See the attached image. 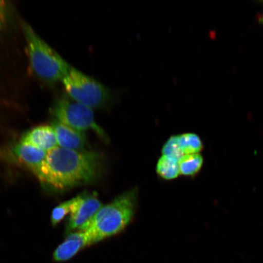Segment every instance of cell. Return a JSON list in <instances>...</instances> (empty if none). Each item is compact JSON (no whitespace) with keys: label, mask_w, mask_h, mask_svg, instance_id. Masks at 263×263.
I'll return each instance as SVG.
<instances>
[{"label":"cell","mask_w":263,"mask_h":263,"mask_svg":"<svg viewBox=\"0 0 263 263\" xmlns=\"http://www.w3.org/2000/svg\"><path fill=\"white\" fill-rule=\"evenodd\" d=\"M13 153L19 161L28 167L34 173L44 162L47 154L44 151L21 141L16 144Z\"/></svg>","instance_id":"30bf717a"},{"label":"cell","mask_w":263,"mask_h":263,"mask_svg":"<svg viewBox=\"0 0 263 263\" xmlns=\"http://www.w3.org/2000/svg\"><path fill=\"white\" fill-rule=\"evenodd\" d=\"M6 16V3L4 1L0 0V29H1L5 24Z\"/></svg>","instance_id":"2e32d148"},{"label":"cell","mask_w":263,"mask_h":263,"mask_svg":"<svg viewBox=\"0 0 263 263\" xmlns=\"http://www.w3.org/2000/svg\"><path fill=\"white\" fill-rule=\"evenodd\" d=\"M136 194L133 191L103 205L89 221L79 230L87 233L91 245L118 234L130 222L134 214Z\"/></svg>","instance_id":"7a4b0ae2"},{"label":"cell","mask_w":263,"mask_h":263,"mask_svg":"<svg viewBox=\"0 0 263 263\" xmlns=\"http://www.w3.org/2000/svg\"><path fill=\"white\" fill-rule=\"evenodd\" d=\"M203 164V158L199 154L184 155L179 162L181 175L193 176L198 173Z\"/></svg>","instance_id":"4fadbf2b"},{"label":"cell","mask_w":263,"mask_h":263,"mask_svg":"<svg viewBox=\"0 0 263 263\" xmlns=\"http://www.w3.org/2000/svg\"><path fill=\"white\" fill-rule=\"evenodd\" d=\"M72 199L62 202L52 210L51 216L52 225L55 226L61 222L71 211Z\"/></svg>","instance_id":"9a60e30c"},{"label":"cell","mask_w":263,"mask_h":263,"mask_svg":"<svg viewBox=\"0 0 263 263\" xmlns=\"http://www.w3.org/2000/svg\"><path fill=\"white\" fill-rule=\"evenodd\" d=\"M162 156L172 157L179 162L183 154L177 142V136H172L166 141L162 148Z\"/></svg>","instance_id":"5bb4252c"},{"label":"cell","mask_w":263,"mask_h":263,"mask_svg":"<svg viewBox=\"0 0 263 263\" xmlns=\"http://www.w3.org/2000/svg\"><path fill=\"white\" fill-rule=\"evenodd\" d=\"M21 141L31 144L46 153L58 146L54 128L49 125H41L26 132Z\"/></svg>","instance_id":"9c48e42d"},{"label":"cell","mask_w":263,"mask_h":263,"mask_svg":"<svg viewBox=\"0 0 263 263\" xmlns=\"http://www.w3.org/2000/svg\"><path fill=\"white\" fill-rule=\"evenodd\" d=\"M62 82L69 97L88 107L104 108L110 103V90L77 69L71 67Z\"/></svg>","instance_id":"277c9868"},{"label":"cell","mask_w":263,"mask_h":263,"mask_svg":"<svg viewBox=\"0 0 263 263\" xmlns=\"http://www.w3.org/2000/svg\"><path fill=\"white\" fill-rule=\"evenodd\" d=\"M31 67L36 75L49 82L62 81L71 67L36 33L30 26H24Z\"/></svg>","instance_id":"3957f363"},{"label":"cell","mask_w":263,"mask_h":263,"mask_svg":"<svg viewBox=\"0 0 263 263\" xmlns=\"http://www.w3.org/2000/svg\"><path fill=\"white\" fill-rule=\"evenodd\" d=\"M157 173L164 180H170L180 175L179 161L172 157L162 156L158 161Z\"/></svg>","instance_id":"8fae6325"},{"label":"cell","mask_w":263,"mask_h":263,"mask_svg":"<svg viewBox=\"0 0 263 263\" xmlns=\"http://www.w3.org/2000/svg\"><path fill=\"white\" fill-rule=\"evenodd\" d=\"M259 22H260L261 24H263V15L261 16L260 19H259Z\"/></svg>","instance_id":"e0dca14e"},{"label":"cell","mask_w":263,"mask_h":263,"mask_svg":"<svg viewBox=\"0 0 263 263\" xmlns=\"http://www.w3.org/2000/svg\"><path fill=\"white\" fill-rule=\"evenodd\" d=\"M102 206L103 204L95 193H84L72 199L67 227L68 234L82 228Z\"/></svg>","instance_id":"8992f818"},{"label":"cell","mask_w":263,"mask_h":263,"mask_svg":"<svg viewBox=\"0 0 263 263\" xmlns=\"http://www.w3.org/2000/svg\"><path fill=\"white\" fill-rule=\"evenodd\" d=\"M177 142L184 155L199 154L203 148L200 137L193 133H186L177 136Z\"/></svg>","instance_id":"7c38bea8"},{"label":"cell","mask_w":263,"mask_h":263,"mask_svg":"<svg viewBox=\"0 0 263 263\" xmlns=\"http://www.w3.org/2000/svg\"><path fill=\"white\" fill-rule=\"evenodd\" d=\"M57 136L58 146L78 151H87L86 136L80 130L54 121L51 125Z\"/></svg>","instance_id":"ba28073f"},{"label":"cell","mask_w":263,"mask_h":263,"mask_svg":"<svg viewBox=\"0 0 263 263\" xmlns=\"http://www.w3.org/2000/svg\"><path fill=\"white\" fill-rule=\"evenodd\" d=\"M262 3H263V2H262Z\"/></svg>","instance_id":"ac0fdd59"},{"label":"cell","mask_w":263,"mask_h":263,"mask_svg":"<svg viewBox=\"0 0 263 263\" xmlns=\"http://www.w3.org/2000/svg\"><path fill=\"white\" fill-rule=\"evenodd\" d=\"M101 156L93 151L58 146L49 151L34 174L41 182L57 190L93 182L100 176Z\"/></svg>","instance_id":"6da1fadb"},{"label":"cell","mask_w":263,"mask_h":263,"mask_svg":"<svg viewBox=\"0 0 263 263\" xmlns=\"http://www.w3.org/2000/svg\"><path fill=\"white\" fill-rule=\"evenodd\" d=\"M52 112L58 122L83 133L87 130H93L104 142L109 141L106 133L96 123L92 108L70 97L59 99L52 107Z\"/></svg>","instance_id":"5b68a950"},{"label":"cell","mask_w":263,"mask_h":263,"mask_svg":"<svg viewBox=\"0 0 263 263\" xmlns=\"http://www.w3.org/2000/svg\"><path fill=\"white\" fill-rule=\"evenodd\" d=\"M91 245L87 233L84 230L69 233L65 241L59 245L54 252L55 261H65L73 258L79 252Z\"/></svg>","instance_id":"52a82bcc"}]
</instances>
